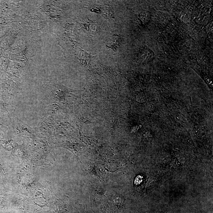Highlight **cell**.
<instances>
[{"label":"cell","instance_id":"1","mask_svg":"<svg viewBox=\"0 0 213 213\" xmlns=\"http://www.w3.org/2000/svg\"><path fill=\"white\" fill-rule=\"evenodd\" d=\"M85 7L92 12L100 14L106 18H114L113 11L109 5H93Z\"/></svg>","mask_w":213,"mask_h":213},{"label":"cell","instance_id":"2","mask_svg":"<svg viewBox=\"0 0 213 213\" xmlns=\"http://www.w3.org/2000/svg\"><path fill=\"white\" fill-rule=\"evenodd\" d=\"M122 41V37L119 34H114L111 39L110 41L106 44L108 48L114 51H117L118 49L120 47Z\"/></svg>","mask_w":213,"mask_h":213},{"label":"cell","instance_id":"3","mask_svg":"<svg viewBox=\"0 0 213 213\" xmlns=\"http://www.w3.org/2000/svg\"><path fill=\"white\" fill-rule=\"evenodd\" d=\"M140 57L143 62L152 61L154 57L153 52L149 48L144 49L141 53Z\"/></svg>","mask_w":213,"mask_h":213},{"label":"cell","instance_id":"4","mask_svg":"<svg viewBox=\"0 0 213 213\" xmlns=\"http://www.w3.org/2000/svg\"><path fill=\"white\" fill-rule=\"evenodd\" d=\"M82 25L85 31L87 32L89 34H91L92 33H94L95 31L94 30L96 29L92 27H96V26L95 25L94 23L90 20H89L87 22H84L82 24Z\"/></svg>","mask_w":213,"mask_h":213}]
</instances>
